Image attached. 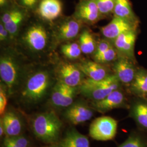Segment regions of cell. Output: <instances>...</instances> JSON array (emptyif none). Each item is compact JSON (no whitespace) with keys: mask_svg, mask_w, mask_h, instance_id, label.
Here are the masks:
<instances>
[{"mask_svg":"<svg viewBox=\"0 0 147 147\" xmlns=\"http://www.w3.org/2000/svg\"><path fill=\"white\" fill-rule=\"evenodd\" d=\"M4 135H5V129H4V127H3L2 121H0V136L2 138V137Z\"/></svg>","mask_w":147,"mask_h":147,"instance_id":"34","label":"cell"},{"mask_svg":"<svg viewBox=\"0 0 147 147\" xmlns=\"http://www.w3.org/2000/svg\"><path fill=\"white\" fill-rule=\"evenodd\" d=\"M82 22L75 18L63 21L56 31V38L58 41L65 42L74 39L79 34Z\"/></svg>","mask_w":147,"mask_h":147,"instance_id":"16","label":"cell"},{"mask_svg":"<svg viewBox=\"0 0 147 147\" xmlns=\"http://www.w3.org/2000/svg\"><path fill=\"white\" fill-rule=\"evenodd\" d=\"M0 121L4 127L5 136H16L20 135L22 130V123L16 113L12 111L5 112L1 117Z\"/></svg>","mask_w":147,"mask_h":147,"instance_id":"18","label":"cell"},{"mask_svg":"<svg viewBox=\"0 0 147 147\" xmlns=\"http://www.w3.org/2000/svg\"><path fill=\"white\" fill-rule=\"evenodd\" d=\"M93 116V109L83 102L73 104L65 111V118L74 125H79L90 120Z\"/></svg>","mask_w":147,"mask_h":147,"instance_id":"14","label":"cell"},{"mask_svg":"<svg viewBox=\"0 0 147 147\" xmlns=\"http://www.w3.org/2000/svg\"><path fill=\"white\" fill-rule=\"evenodd\" d=\"M137 70L135 61L121 56L115 62L113 65L114 74L119 82L129 86L135 79Z\"/></svg>","mask_w":147,"mask_h":147,"instance_id":"11","label":"cell"},{"mask_svg":"<svg viewBox=\"0 0 147 147\" xmlns=\"http://www.w3.org/2000/svg\"><path fill=\"white\" fill-rule=\"evenodd\" d=\"M9 0H0V6L1 8H4L8 5Z\"/></svg>","mask_w":147,"mask_h":147,"instance_id":"35","label":"cell"},{"mask_svg":"<svg viewBox=\"0 0 147 147\" xmlns=\"http://www.w3.org/2000/svg\"><path fill=\"white\" fill-rule=\"evenodd\" d=\"M61 51L63 55L70 59H76L79 58L82 54L79 44L77 42H69L63 45Z\"/></svg>","mask_w":147,"mask_h":147,"instance_id":"26","label":"cell"},{"mask_svg":"<svg viewBox=\"0 0 147 147\" xmlns=\"http://www.w3.org/2000/svg\"><path fill=\"white\" fill-rule=\"evenodd\" d=\"M61 147L59 145H53V146H49V147Z\"/></svg>","mask_w":147,"mask_h":147,"instance_id":"36","label":"cell"},{"mask_svg":"<svg viewBox=\"0 0 147 147\" xmlns=\"http://www.w3.org/2000/svg\"><path fill=\"white\" fill-rule=\"evenodd\" d=\"M10 37L8 31L6 30L4 25L1 22L0 24V40L1 42H5Z\"/></svg>","mask_w":147,"mask_h":147,"instance_id":"32","label":"cell"},{"mask_svg":"<svg viewBox=\"0 0 147 147\" xmlns=\"http://www.w3.org/2000/svg\"><path fill=\"white\" fill-rule=\"evenodd\" d=\"M3 147H16V146L11 142L8 137L5 136L3 140Z\"/></svg>","mask_w":147,"mask_h":147,"instance_id":"33","label":"cell"},{"mask_svg":"<svg viewBox=\"0 0 147 147\" xmlns=\"http://www.w3.org/2000/svg\"><path fill=\"white\" fill-rule=\"evenodd\" d=\"M77 87H73L58 81L53 88L51 101L57 107H68L73 104Z\"/></svg>","mask_w":147,"mask_h":147,"instance_id":"7","label":"cell"},{"mask_svg":"<svg viewBox=\"0 0 147 147\" xmlns=\"http://www.w3.org/2000/svg\"><path fill=\"white\" fill-rule=\"evenodd\" d=\"M23 40L27 47L32 51L41 52L47 47L48 34L44 27L40 24H34L27 30Z\"/></svg>","mask_w":147,"mask_h":147,"instance_id":"6","label":"cell"},{"mask_svg":"<svg viewBox=\"0 0 147 147\" xmlns=\"http://www.w3.org/2000/svg\"><path fill=\"white\" fill-rule=\"evenodd\" d=\"M58 145L61 147H90L88 137L75 128L69 129Z\"/></svg>","mask_w":147,"mask_h":147,"instance_id":"19","label":"cell"},{"mask_svg":"<svg viewBox=\"0 0 147 147\" xmlns=\"http://www.w3.org/2000/svg\"><path fill=\"white\" fill-rule=\"evenodd\" d=\"M115 16L138 25V20L132 10L129 0H116L113 11Z\"/></svg>","mask_w":147,"mask_h":147,"instance_id":"20","label":"cell"},{"mask_svg":"<svg viewBox=\"0 0 147 147\" xmlns=\"http://www.w3.org/2000/svg\"><path fill=\"white\" fill-rule=\"evenodd\" d=\"M118 147H146L142 138L138 136H130Z\"/></svg>","mask_w":147,"mask_h":147,"instance_id":"28","label":"cell"},{"mask_svg":"<svg viewBox=\"0 0 147 147\" xmlns=\"http://www.w3.org/2000/svg\"><path fill=\"white\" fill-rule=\"evenodd\" d=\"M51 84V77L47 71H37L27 80L22 96L29 102H37L47 94Z\"/></svg>","mask_w":147,"mask_h":147,"instance_id":"3","label":"cell"},{"mask_svg":"<svg viewBox=\"0 0 147 147\" xmlns=\"http://www.w3.org/2000/svg\"><path fill=\"white\" fill-rule=\"evenodd\" d=\"M132 115L137 124L147 129V102H138L132 107Z\"/></svg>","mask_w":147,"mask_h":147,"instance_id":"23","label":"cell"},{"mask_svg":"<svg viewBox=\"0 0 147 147\" xmlns=\"http://www.w3.org/2000/svg\"><path fill=\"white\" fill-rule=\"evenodd\" d=\"M118 123L109 116H102L96 118L90 124L89 136L93 140L100 141L112 140L116 136Z\"/></svg>","mask_w":147,"mask_h":147,"instance_id":"5","label":"cell"},{"mask_svg":"<svg viewBox=\"0 0 147 147\" xmlns=\"http://www.w3.org/2000/svg\"><path fill=\"white\" fill-rule=\"evenodd\" d=\"M21 68L16 56L11 53H5L0 58V76L5 86L11 92L18 84Z\"/></svg>","mask_w":147,"mask_h":147,"instance_id":"4","label":"cell"},{"mask_svg":"<svg viewBox=\"0 0 147 147\" xmlns=\"http://www.w3.org/2000/svg\"><path fill=\"white\" fill-rule=\"evenodd\" d=\"M101 16L95 0H82L76 6L74 14L76 19L89 24L97 22Z\"/></svg>","mask_w":147,"mask_h":147,"instance_id":"9","label":"cell"},{"mask_svg":"<svg viewBox=\"0 0 147 147\" xmlns=\"http://www.w3.org/2000/svg\"><path fill=\"white\" fill-rule=\"evenodd\" d=\"M25 18L24 11L20 9L18 13L11 21L5 25L6 30L9 32L10 38L15 37L18 33Z\"/></svg>","mask_w":147,"mask_h":147,"instance_id":"24","label":"cell"},{"mask_svg":"<svg viewBox=\"0 0 147 147\" xmlns=\"http://www.w3.org/2000/svg\"><path fill=\"white\" fill-rule=\"evenodd\" d=\"M37 8V13L43 20L54 21L61 16L63 5L60 0H40Z\"/></svg>","mask_w":147,"mask_h":147,"instance_id":"15","label":"cell"},{"mask_svg":"<svg viewBox=\"0 0 147 147\" xmlns=\"http://www.w3.org/2000/svg\"><path fill=\"white\" fill-rule=\"evenodd\" d=\"M7 137V136H6ZM16 147H28L29 141L26 137L21 135L13 137H8Z\"/></svg>","mask_w":147,"mask_h":147,"instance_id":"30","label":"cell"},{"mask_svg":"<svg viewBox=\"0 0 147 147\" xmlns=\"http://www.w3.org/2000/svg\"><path fill=\"white\" fill-rule=\"evenodd\" d=\"M137 30H132L121 34L113 40V45L119 56L135 61V45Z\"/></svg>","mask_w":147,"mask_h":147,"instance_id":"12","label":"cell"},{"mask_svg":"<svg viewBox=\"0 0 147 147\" xmlns=\"http://www.w3.org/2000/svg\"><path fill=\"white\" fill-rule=\"evenodd\" d=\"M78 65L84 75L93 80H101L110 75L104 64L95 61H84Z\"/></svg>","mask_w":147,"mask_h":147,"instance_id":"17","label":"cell"},{"mask_svg":"<svg viewBox=\"0 0 147 147\" xmlns=\"http://www.w3.org/2000/svg\"><path fill=\"white\" fill-rule=\"evenodd\" d=\"M57 73L58 81L73 87H79L84 80V74L78 65L72 63H61L58 66Z\"/></svg>","mask_w":147,"mask_h":147,"instance_id":"10","label":"cell"},{"mask_svg":"<svg viewBox=\"0 0 147 147\" xmlns=\"http://www.w3.org/2000/svg\"><path fill=\"white\" fill-rule=\"evenodd\" d=\"M125 98L123 93L118 89L114 90L101 100L93 101L92 107L98 112L104 113L122 107L125 104Z\"/></svg>","mask_w":147,"mask_h":147,"instance_id":"13","label":"cell"},{"mask_svg":"<svg viewBox=\"0 0 147 147\" xmlns=\"http://www.w3.org/2000/svg\"><path fill=\"white\" fill-rule=\"evenodd\" d=\"M62 127V121L53 111L39 113L32 121V128L34 135L42 142L48 143L57 141Z\"/></svg>","mask_w":147,"mask_h":147,"instance_id":"1","label":"cell"},{"mask_svg":"<svg viewBox=\"0 0 147 147\" xmlns=\"http://www.w3.org/2000/svg\"><path fill=\"white\" fill-rule=\"evenodd\" d=\"M79 45L82 53L86 55L94 53L97 47L94 37L90 32L87 30H84L80 34Z\"/></svg>","mask_w":147,"mask_h":147,"instance_id":"22","label":"cell"},{"mask_svg":"<svg viewBox=\"0 0 147 147\" xmlns=\"http://www.w3.org/2000/svg\"><path fill=\"white\" fill-rule=\"evenodd\" d=\"M119 56V54L114 45L98 55H94V60L98 63L105 64L115 62Z\"/></svg>","mask_w":147,"mask_h":147,"instance_id":"25","label":"cell"},{"mask_svg":"<svg viewBox=\"0 0 147 147\" xmlns=\"http://www.w3.org/2000/svg\"><path fill=\"white\" fill-rule=\"evenodd\" d=\"M120 84L119 80L113 74L99 81L89 78L84 79L79 86V89L85 97L93 101H98L119 89Z\"/></svg>","mask_w":147,"mask_h":147,"instance_id":"2","label":"cell"},{"mask_svg":"<svg viewBox=\"0 0 147 147\" xmlns=\"http://www.w3.org/2000/svg\"><path fill=\"white\" fill-rule=\"evenodd\" d=\"M137 25L114 16L112 20L108 24L101 28V33L105 39L113 41L124 33L137 30Z\"/></svg>","mask_w":147,"mask_h":147,"instance_id":"8","label":"cell"},{"mask_svg":"<svg viewBox=\"0 0 147 147\" xmlns=\"http://www.w3.org/2000/svg\"><path fill=\"white\" fill-rule=\"evenodd\" d=\"M7 104L8 98L7 92L5 87L1 84L0 87V115L1 117L5 113Z\"/></svg>","mask_w":147,"mask_h":147,"instance_id":"29","label":"cell"},{"mask_svg":"<svg viewBox=\"0 0 147 147\" xmlns=\"http://www.w3.org/2000/svg\"><path fill=\"white\" fill-rule=\"evenodd\" d=\"M40 0H19L22 7L27 9H33L38 6Z\"/></svg>","mask_w":147,"mask_h":147,"instance_id":"31","label":"cell"},{"mask_svg":"<svg viewBox=\"0 0 147 147\" xmlns=\"http://www.w3.org/2000/svg\"><path fill=\"white\" fill-rule=\"evenodd\" d=\"M102 16H108L113 13L116 0H95Z\"/></svg>","mask_w":147,"mask_h":147,"instance_id":"27","label":"cell"},{"mask_svg":"<svg viewBox=\"0 0 147 147\" xmlns=\"http://www.w3.org/2000/svg\"><path fill=\"white\" fill-rule=\"evenodd\" d=\"M133 93L141 97L147 96V70L138 69L135 78L130 84Z\"/></svg>","mask_w":147,"mask_h":147,"instance_id":"21","label":"cell"}]
</instances>
